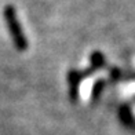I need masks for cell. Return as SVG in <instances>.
<instances>
[{
    "instance_id": "obj_1",
    "label": "cell",
    "mask_w": 135,
    "mask_h": 135,
    "mask_svg": "<svg viewBox=\"0 0 135 135\" xmlns=\"http://www.w3.org/2000/svg\"><path fill=\"white\" fill-rule=\"evenodd\" d=\"M4 20L7 22V28L10 30V35L13 37V41L15 47L18 50H26L28 48V40L25 37V35L22 32V28L18 22V18H17V13H15V8L13 6H7L4 8Z\"/></svg>"
}]
</instances>
